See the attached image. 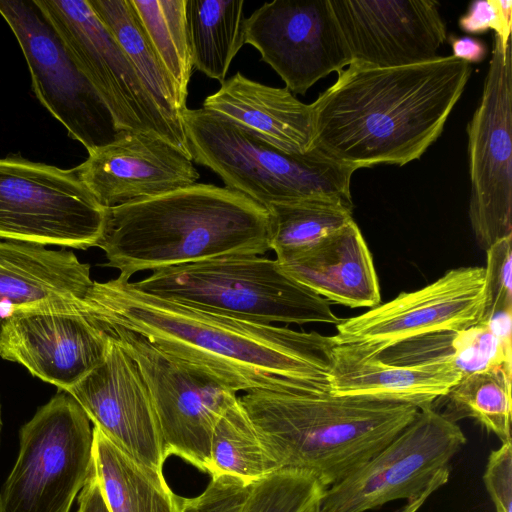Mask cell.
I'll return each mask as SVG.
<instances>
[{
  "instance_id": "obj_1",
  "label": "cell",
  "mask_w": 512,
  "mask_h": 512,
  "mask_svg": "<svg viewBox=\"0 0 512 512\" xmlns=\"http://www.w3.org/2000/svg\"><path fill=\"white\" fill-rule=\"evenodd\" d=\"M76 309L98 327L134 332L238 393L328 383L334 336L247 321L143 292L121 277L94 281Z\"/></svg>"
},
{
  "instance_id": "obj_2",
  "label": "cell",
  "mask_w": 512,
  "mask_h": 512,
  "mask_svg": "<svg viewBox=\"0 0 512 512\" xmlns=\"http://www.w3.org/2000/svg\"><path fill=\"white\" fill-rule=\"evenodd\" d=\"M471 74L451 56L401 67L353 61L311 103L313 148L356 169L403 166L441 135Z\"/></svg>"
},
{
  "instance_id": "obj_3",
  "label": "cell",
  "mask_w": 512,
  "mask_h": 512,
  "mask_svg": "<svg viewBox=\"0 0 512 512\" xmlns=\"http://www.w3.org/2000/svg\"><path fill=\"white\" fill-rule=\"evenodd\" d=\"M106 266L124 280L143 271L271 250L267 209L227 187L195 183L106 208Z\"/></svg>"
},
{
  "instance_id": "obj_4",
  "label": "cell",
  "mask_w": 512,
  "mask_h": 512,
  "mask_svg": "<svg viewBox=\"0 0 512 512\" xmlns=\"http://www.w3.org/2000/svg\"><path fill=\"white\" fill-rule=\"evenodd\" d=\"M238 399L278 470L307 472L326 489L383 449L419 411L406 403L336 395L328 383Z\"/></svg>"
},
{
  "instance_id": "obj_5",
  "label": "cell",
  "mask_w": 512,
  "mask_h": 512,
  "mask_svg": "<svg viewBox=\"0 0 512 512\" xmlns=\"http://www.w3.org/2000/svg\"><path fill=\"white\" fill-rule=\"evenodd\" d=\"M181 119L192 160L263 207L318 196L352 202L350 182L357 169L318 149L305 154L279 150L203 108L187 107Z\"/></svg>"
},
{
  "instance_id": "obj_6",
  "label": "cell",
  "mask_w": 512,
  "mask_h": 512,
  "mask_svg": "<svg viewBox=\"0 0 512 512\" xmlns=\"http://www.w3.org/2000/svg\"><path fill=\"white\" fill-rule=\"evenodd\" d=\"M132 284L155 296L257 323L338 325L343 320L326 299L282 271L276 259L260 255L168 267Z\"/></svg>"
},
{
  "instance_id": "obj_7",
  "label": "cell",
  "mask_w": 512,
  "mask_h": 512,
  "mask_svg": "<svg viewBox=\"0 0 512 512\" xmlns=\"http://www.w3.org/2000/svg\"><path fill=\"white\" fill-rule=\"evenodd\" d=\"M93 428L60 391L19 431L17 460L0 491V512H69L92 471Z\"/></svg>"
},
{
  "instance_id": "obj_8",
  "label": "cell",
  "mask_w": 512,
  "mask_h": 512,
  "mask_svg": "<svg viewBox=\"0 0 512 512\" xmlns=\"http://www.w3.org/2000/svg\"><path fill=\"white\" fill-rule=\"evenodd\" d=\"M466 441L457 423L433 406L421 408L383 449L325 490L320 512H366L437 490L447 483L450 462Z\"/></svg>"
},
{
  "instance_id": "obj_9",
  "label": "cell",
  "mask_w": 512,
  "mask_h": 512,
  "mask_svg": "<svg viewBox=\"0 0 512 512\" xmlns=\"http://www.w3.org/2000/svg\"><path fill=\"white\" fill-rule=\"evenodd\" d=\"M105 214L73 169L0 158V239L97 247Z\"/></svg>"
},
{
  "instance_id": "obj_10",
  "label": "cell",
  "mask_w": 512,
  "mask_h": 512,
  "mask_svg": "<svg viewBox=\"0 0 512 512\" xmlns=\"http://www.w3.org/2000/svg\"><path fill=\"white\" fill-rule=\"evenodd\" d=\"M120 131L159 136L191 158L186 135L161 113L87 0H34ZM192 159V158H191Z\"/></svg>"
},
{
  "instance_id": "obj_11",
  "label": "cell",
  "mask_w": 512,
  "mask_h": 512,
  "mask_svg": "<svg viewBox=\"0 0 512 512\" xmlns=\"http://www.w3.org/2000/svg\"><path fill=\"white\" fill-rule=\"evenodd\" d=\"M467 134L469 219L478 246L486 251L512 236L511 41L495 33L481 100Z\"/></svg>"
},
{
  "instance_id": "obj_12",
  "label": "cell",
  "mask_w": 512,
  "mask_h": 512,
  "mask_svg": "<svg viewBox=\"0 0 512 512\" xmlns=\"http://www.w3.org/2000/svg\"><path fill=\"white\" fill-rule=\"evenodd\" d=\"M98 328L137 364L156 411L166 458L176 455L208 474L214 428L237 393L134 332L118 326Z\"/></svg>"
},
{
  "instance_id": "obj_13",
  "label": "cell",
  "mask_w": 512,
  "mask_h": 512,
  "mask_svg": "<svg viewBox=\"0 0 512 512\" xmlns=\"http://www.w3.org/2000/svg\"><path fill=\"white\" fill-rule=\"evenodd\" d=\"M0 14L13 31L42 105L86 150L114 141L120 130L89 81L67 53L34 0H0Z\"/></svg>"
},
{
  "instance_id": "obj_14",
  "label": "cell",
  "mask_w": 512,
  "mask_h": 512,
  "mask_svg": "<svg viewBox=\"0 0 512 512\" xmlns=\"http://www.w3.org/2000/svg\"><path fill=\"white\" fill-rule=\"evenodd\" d=\"M484 267L454 268L436 281L336 325L337 344L358 343L378 355L419 335L459 332L480 322L485 306Z\"/></svg>"
},
{
  "instance_id": "obj_15",
  "label": "cell",
  "mask_w": 512,
  "mask_h": 512,
  "mask_svg": "<svg viewBox=\"0 0 512 512\" xmlns=\"http://www.w3.org/2000/svg\"><path fill=\"white\" fill-rule=\"evenodd\" d=\"M244 39L291 93L352 62L330 0L266 2L245 19Z\"/></svg>"
},
{
  "instance_id": "obj_16",
  "label": "cell",
  "mask_w": 512,
  "mask_h": 512,
  "mask_svg": "<svg viewBox=\"0 0 512 512\" xmlns=\"http://www.w3.org/2000/svg\"><path fill=\"white\" fill-rule=\"evenodd\" d=\"M66 393L79 403L94 427L167 483L164 442L148 387L137 364L114 338L110 337L104 360Z\"/></svg>"
},
{
  "instance_id": "obj_17",
  "label": "cell",
  "mask_w": 512,
  "mask_h": 512,
  "mask_svg": "<svg viewBox=\"0 0 512 512\" xmlns=\"http://www.w3.org/2000/svg\"><path fill=\"white\" fill-rule=\"evenodd\" d=\"M352 62L391 68L435 59L447 39L433 0H330Z\"/></svg>"
},
{
  "instance_id": "obj_18",
  "label": "cell",
  "mask_w": 512,
  "mask_h": 512,
  "mask_svg": "<svg viewBox=\"0 0 512 512\" xmlns=\"http://www.w3.org/2000/svg\"><path fill=\"white\" fill-rule=\"evenodd\" d=\"M109 342L75 305L69 310L16 313L0 322V357L63 392L104 360Z\"/></svg>"
},
{
  "instance_id": "obj_19",
  "label": "cell",
  "mask_w": 512,
  "mask_h": 512,
  "mask_svg": "<svg viewBox=\"0 0 512 512\" xmlns=\"http://www.w3.org/2000/svg\"><path fill=\"white\" fill-rule=\"evenodd\" d=\"M88 154L73 170L104 208L162 195L199 178L190 157L153 134L120 131L114 141Z\"/></svg>"
},
{
  "instance_id": "obj_20",
  "label": "cell",
  "mask_w": 512,
  "mask_h": 512,
  "mask_svg": "<svg viewBox=\"0 0 512 512\" xmlns=\"http://www.w3.org/2000/svg\"><path fill=\"white\" fill-rule=\"evenodd\" d=\"M93 282L90 265L72 251L0 239V321L21 312L69 310Z\"/></svg>"
},
{
  "instance_id": "obj_21",
  "label": "cell",
  "mask_w": 512,
  "mask_h": 512,
  "mask_svg": "<svg viewBox=\"0 0 512 512\" xmlns=\"http://www.w3.org/2000/svg\"><path fill=\"white\" fill-rule=\"evenodd\" d=\"M276 261L282 271L330 304L373 308L380 303L373 259L354 220Z\"/></svg>"
},
{
  "instance_id": "obj_22",
  "label": "cell",
  "mask_w": 512,
  "mask_h": 512,
  "mask_svg": "<svg viewBox=\"0 0 512 512\" xmlns=\"http://www.w3.org/2000/svg\"><path fill=\"white\" fill-rule=\"evenodd\" d=\"M202 108L279 150L305 154L314 149L312 106L287 88L267 86L238 72L207 96Z\"/></svg>"
},
{
  "instance_id": "obj_23",
  "label": "cell",
  "mask_w": 512,
  "mask_h": 512,
  "mask_svg": "<svg viewBox=\"0 0 512 512\" xmlns=\"http://www.w3.org/2000/svg\"><path fill=\"white\" fill-rule=\"evenodd\" d=\"M462 378L450 363L395 366L382 362L358 343L337 344L328 371L330 392L433 406Z\"/></svg>"
},
{
  "instance_id": "obj_24",
  "label": "cell",
  "mask_w": 512,
  "mask_h": 512,
  "mask_svg": "<svg viewBox=\"0 0 512 512\" xmlns=\"http://www.w3.org/2000/svg\"><path fill=\"white\" fill-rule=\"evenodd\" d=\"M92 469L110 512H177L179 498L93 427Z\"/></svg>"
},
{
  "instance_id": "obj_25",
  "label": "cell",
  "mask_w": 512,
  "mask_h": 512,
  "mask_svg": "<svg viewBox=\"0 0 512 512\" xmlns=\"http://www.w3.org/2000/svg\"><path fill=\"white\" fill-rule=\"evenodd\" d=\"M87 2L116 39L164 117L184 131L181 114L187 108L186 102L148 42L129 1Z\"/></svg>"
},
{
  "instance_id": "obj_26",
  "label": "cell",
  "mask_w": 512,
  "mask_h": 512,
  "mask_svg": "<svg viewBox=\"0 0 512 512\" xmlns=\"http://www.w3.org/2000/svg\"><path fill=\"white\" fill-rule=\"evenodd\" d=\"M243 0H186L193 67L221 84L245 44Z\"/></svg>"
},
{
  "instance_id": "obj_27",
  "label": "cell",
  "mask_w": 512,
  "mask_h": 512,
  "mask_svg": "<svg viewBox=\"0 0 512 512\" xmlns=\"http://www.w3.org/2000/svg\"><path fill=\"white\" fill-rule=\"evenodd\" d=\"M278 470L238 397L217 422L208 474L229 475L248 485Z\"/></svg>"
},
{
  "instance_id": "obj_28",
  "label": "cell",
  "mask_w": 512,
  "mask_h": 512,
  "mask_svg": "<svg viewBox=\"0 0 512 512\" xmlns=\"http://www.w3.org/2000/svg\"><path fill=\"white\" fill-rule=\"evenodd\" d=\"M352 206L331 196L268 205L271 250L279 258L310 245L352 221Z\"/></svg>"
},
{
  "instance_id": "obj_29",
  "label": "cell",
  "mask_w": 512,
  "mask_h": 512,
  "mask_svg": "<svg viewBox=\"0 0 512 512\" xmlns=\"http://www.w3.org/2000/svg\"><path fill=\"white\" fill-rule=\"evenodd\" d=\"M512 372L503 368L463 376L440 399L445 409L440 412L456 423L471 418L502 442L511 440Z\"/></svg>"
},
{
  "instance_id": "obj_30",
  "label": "cell",
  "mask_w": 512,
  "mask_h": 512,
  "mask_svg": "<svg viewBox=\"0 0 512 512\" xmlns=\"http://www.w3.org/2000/svg\"><path fill=\"white\" fill-rule=\"evenodd\" d=\"M156 56L186 102L193 64L186 0H128Z\"/></svg>"
},
{
  "instance_id": "obj_31",
  "label": "cell",
  "mask_w": 512,
  "mask_h": 512,
  "mask_svg": "<svg viewBox=\"0 0 512 512\" xmlns=\"http://www.w3.org/2000/svg\"><path fill=\"white\" fill-rule=\"evenodd\" d=\"M325 490L307 472L277 470L251 485L239 512H320Z\"/></svg>"
},
{
  "instance_id": "obj_32",
  "label": "cell",
  "mask_w": 512,
  "mask_h": 512,
  "mask_svg": "<svg viewBox=\"0 0 512 512\" xmlns=\"http://www.w3.org/2000/svg\"><path fill=\"white\" fill-rule=\"evenodd\" d=\"M452 346V364L462 377L498 368L512 372L511 341L498 336L487 322L455 332Z\"/></svg>"
},
{
  "instance_id": "obj_33",
  "label": "cell",
  "mask_w": 512,
  "mask_h": 512,
  "mask_svg": "<svg viewBox=\"0 0 512 512\" xmlns=\"http://www.w3.org/2000/svg\"><path fill=\"white\" fill-rule=\"evenodd\" d=\"M512 236L503 238L486 250L485 306L480 321L492 314L512 310Z\"/></svg>"
},
{
  "instance_id": "obj_34",
  "label": "cell",
  "mask_w": 512,
  "mask_h": 512,
  "mask_svg": "<svg viewBox=\"0 0 512 512\" xmlns=\"http://www.w3.org/2000/svg\"><path fill=\"white\" fill-rule=\"evenodd\" d=\"M250 487L233 476H212L200 495L179 498L177 512H239Z\"/></svg>"
},
{
  "instance_id": "obj_35",
  "label": "cell",
  "mask_w": 512,
  "mask_h": 512,
  "mask_svg": "<svg viewBox=\"0 0 512 512\" xmlns=\"http://www.w3.org/2000/svg\"><path fill=\"white\" fill-rule=\"evenodd\" d=\"M459 27L470 34H480L491 29L504 42H509L512 29V1H473L460 17Z\"/></svg>"
},
{
  "instance_id": "obj_36",
  "label": "cell",
  "mask_w": 512,
  "mask_h": 512,
  "mask_svg": "<svg viewBox=\"0 0 512 512\" xmlns=\"http://www.w3.org/2000/svg\"><path fill=\"white\" fill-rule=\"evenodd\" d=\"M483 482L496 512H512V441L492 450L483 474Z\"/></svg>"
},
{
  "instance_id": "obj_37",
  "label": "cell",
  "mask_w": 512,
  "mask_h": 512,
  "mask_svg": "<svg viewBox=\"0 0 512 512\" xmlns=\"http://www.w3.org/2000/svg\"><path fill=\"white\" fill-rule=\"evenodd\" d=\"M78 504L77 512H110L100 482L93 469L79 492Z\"/></svg>"
},
{
  "instance_id": "obj_38",
  "label": "cell",
  "mask_w": 512,
  "mask_h": 512,
  "mask_svg": "<svg viewBox=\"0 0 512 512\" xmlns=\"http://www.w3.org/2000/svg\"><path fill=\"white\" fill-rule=\"evenodd\" d=\"M452 56L469 64L483 61L487 56V47L481 40L469 36L449 37Z\"/></svg>"
},
{
  "instance_id": "obj_39",
  "label": "cell",
  "mask_w": 512,
  "mask_h": 512,
  "mask_svg": "<svg viewBox=\"0 0 512 512\" xmlns=\"http://www.w3.org/2000/svg\"><path fill=\"white\" fill-rule=\"evenodd\" d=\"M436 489H430L422 494L415 500L407 502V504L401 508L398 512H417L421 506L425 503L427 498L435 491Z\"/></svg>"
},
{
  "instance_id": "obj_40",
  "label": "cell",
  "mask_w": 512,
  "mask_h": 512,
  "mask_svg": "<svg viewBox=\"0 0 512 512\" xmlns=\"http://www.w3.org/2000/svg\"><path fill=\"white\" fill-rule=\"evenodd\" d=\"M1 430H2V416H1V403H0V438H1Z\"/></svg>"
},
{
  "instance_id": "obj_41",
  "label": "cell",
  "mask_w": 512,
  "mask_h": 512,
  "mask_svg": "<svg viewBox=\"0 0 512 512\" xmlns=\"http://www.w3.org/2000/svg\"><path fill=\"white\" fill-rule=\"evenodd\" d=\"M1 322V321H0Z\"/></svg>"
}]
</instances>
